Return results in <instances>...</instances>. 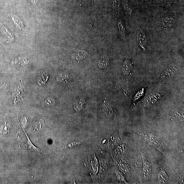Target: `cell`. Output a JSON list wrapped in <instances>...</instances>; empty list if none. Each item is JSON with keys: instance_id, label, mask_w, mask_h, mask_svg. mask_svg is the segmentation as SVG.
<instances>
[{"instance_id": "4fadbf2b", "label": "cell", "mask_w": 184, "mask_h": 184, "mask_svg": "<svg viewBox=\"0 0 184 184\" xmlns=\"http://www.w3.org/2000/svg\"><path fill=\"white\" fill-rule=\"evenodd\" d=\"M177 72V69L176 67H170L166 69L165 71L162 74L163 77H170L174 74Z\"/></svg>"}, {"instance_id": "e0dca14e", "label": "cell", "mask_w": 184, "mask_h": 184, "mask_svg": "<svg viewBox=\"0 0 184 184\" xmlns=\"http://www.w3.org/2000/svg\"><path fill=\"white\" fill-rule=\"evenodd\" d=\"M111 4L115 9H118L120 5V0H111Z\"/></svg>"}, {"instance_id": "7a4b0ae2", "label": "cell", "mask_w": 184, "mask_h": 184, "mask_svg": "<svg viewBox=\"0 0 184 184\" xmlns=\"http://www.w3.org/2000/svg\"><path fill=\"white\" fill-rule=\"evenodd\" d=\"M139 133L152 145L156 148L161 147L160 141L156 136L151 133H147L143 132Z\"/></svg>"}, {"instance_id": "ba28073f", "label": "cell", "mask_w": 184, "mask_h": 184, "mask_svg": "<svg viewBox=\"0 0 184 184\" xmlns=\"http://www.w3.org/2000/svg\"><path fill=\"white\" fill-rule=\"evenodd\" d=\"M124 10L125 13L129 17H132L133 15V9L128 0H121Z\"/></svg>"}, {"instance_id": "d6986e66", "label": "cell", "mask_w": 184, "mask_h": 184, "mask_svg": "<svg viewBox=\"0 0 184 184\" xmlns=\"http://www.w3.org/2000/svg\"><path fill=\"white\" fill-rule=\"evenodd\" d=\"M33 4L35 5L38 2V0H30Z\"/></svg>"}, {"instance_id": "9a60e30c", "label": "cell", "mask_w": 184, "mask_h": 184, "mask_svg": "<svg viewBox=\"0 0 184 184\" xmlns=\"http://www.w3.org/2000/svg\"><path fill=\"white\" fill-rule=\"evenodd\" d=\"M183 111H176L174 114L175 117L177 119L183 120Z\"/></svg>"}, {"instance_id": "ffe728a7", "label": "cell", "mask_w": 184, "mask_h": 184, "mask_svg": "<svg viewBox=\"0 0 184 184\" xmlns=\"http://www.w3.org/2000/svg\"><path fill=\"white\" fill-rule=\"evenodd\" d=\"M99 1V0H91L92 4L97 2Z\"/></svg>"}, {"instance_id": "30bf717a", "label": "cell", "mask_w": 184, "mask_h": 184, "mask_svg": "<svg viewBox=\"0 0 184 184\" xmlns=\"http://www.w3.org/2000/svg\"><path fill=\"white\" fill-rule=\"evenodd\" d=\"M117 25L120 36L123 40H126L127 39L126 30H125L124 25L121 19H118Z\"/></svg>"}, {"instance_id": "8992f818", "label": "cell", "mask_w": 184, "mask_h": 184, "mask_svg": "<svg viewBox=\"0 0 184 184\" xmlns=\"http://www.w3.org/2000/svg\"><path fill=\"white\" fill-rule=\"evenodd\" d=\"M133 68V65L132 62L130 60L126 59L124 61L123 63L122 71L125 75H128L131 73Z\"/></svg>"}, {"instance_id": "8fae6325", "label": "cell", "mask_w": 184, "mask_h": 184, "mask_svg": "<svg viewBox=\"0 0 184 184\" xmlns=\"http://www.w3.org/2000/svg\"><path fill=\"white\" fill-rule=\"evenodd\" d=\"M88 55V53L85 51L81 50L72 54V58L75 60H82L84 59Z\"/></svg>"}, {"instance_id": "ac0fdd59", "label": "cell", "mask_w": 184, "mask_h": 184, "mask_svg": "<svg viewBox=\"0 0 184 184\" xmlns=\"http://www.w3.org/2000/svg\"><path fill=\"white\" fill-rule=\"evenodd\" d=\"M143 93H144V91H143V90H141V91L138 92L134 97V101H135L136 100L139 99L140 98L141 96H142L143 94Z\"/></svg>"}, {"instance_id": "9c48e42d", "label": "cell", "mask_w": 184, "mask_h": 184, "mask_svg": "<svg viewBox=\"0 0 184 184\" xmlns=\"http://www.w3.org/2000/svg\"><path fill=\"white\" fill-rule=\"evenodd\" d=\"M109 58L107 55H103L99 60L98 66L101 69L107 68L109 64Z\"/></svg>"}, {"instance_id": "5b68a950", "label": "cell", "mask_w": 184, "mask_h": 184, "mask_svg": "<svg viewBox=\"0 0 184 184\" xmlns=\"http://www.w3.org/2000/svg\"><path fill=\"white\" fill-rule=\"evenodd\" d=\"M161 97V95L159 93L153 94L146 98L144 102L145 105L147 106L153 105L158 101Z\"/></svg>"}, {"instance_id": "5bb4252c", "label": "cell", "mask_w": 184, "mask_h": 184, "mask_svg": "<svg viewBox=\"0 0 184 184\" xmlns=\"http://www.w3.org/2000/svg\"><path fill=\"white\" fill-rule=\"evenodd\" d=\"M10 125L9 124L5 123V124L3 125L1 127V133L5 135L9 132L10 130Z\"/></svg>"}, {"instance_id": "3957f363", "label": "cell", "mask_w": 184, "mask_h": 184, "mask_svg": "<svg viewBox=\"0 0 184 184\" xmlns=\"http://www.w3.org/2000/svg\"><path fill=\"white\" fill-rule=\"evenodd\" d=\"M137 39L138 44L145 51L146 50L147 45V38L145 32L141 28L138 31L137 35Z\"/></svg>"}, {"instance_id": "2e32d148", "label": "cell", "mask_w": 184, "mask_h": 184, "mask_svg": "<svg viewBox=\"0 0 184 184\" xmlns=\"http://www.w3.org/2000/svg\"><path fill=\"white\" fill-rule=\"evenodd\" d=\"M45 105L48 107H52L55 105V101L52 98H48L45 101Z\"/></svg>"}, {"instance_id": "6da1fadb", "label": "cell", "mask_w": 184, "mask_h": 184, "mask_svg": "<svg viewBox=\"0 0 184 184\" xmlns=\"http://www.w3.org/2000/svg\"><path fill=\"white\" fill-rule=\"evenodd\" d=\"M143 162L142 177L145 182H147L151 178L152 168L151 164L146 155L144 153H141Z\"/></svg>"}, {"instance_id": "52a82bcc", "label": "cell", "mask_w": 184, "mask_h": 184, "mask_svg": "<svg viewBox=\"0 0 184 184\" xmlns=\"http://www.w3.org/2000/svg\"><path fill=\"white\" fill-rule=\"evenodd\" d=\"M169 181V176L166 171L161 169L158 174V181L159 184L167 183Z\"/></svg>"}, {"instance_id": "277c9868", "label": "cell", "mask_w": 184, "mask_h": 184, "mask_svg": "<svg viewBox=\"0 0 184 184\" xmlns=\"http://www.w3.org/2000/svg\"><path fill=\"white\" fill-rule=\"evenodd\" d=\"M176 21L174 17L171 16H167L163 17L161 20V23L164 29H170L174 26Z\"/></svg>"}, {"instance_id": "7c38bea8", "label": "cell", "mask_w": 184, "mask_h": 184, "mask_svg": "<svg viewBox=\"0 0 184 184\" xmlns=\"http://www.w3.org/2000/svg\"><path fill=\"white\" fill-rule=\"evenodd\" d=\"M23 130L27 139V142L25 144L26 149L32 150V151L40 152L41 150L40 149L37 147H36L33 144V143H32L31 141L30 140L29 137H28L27 134H26L25 131H24L23 129Z\"/></svg>"}]
</instances>
